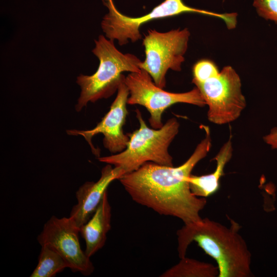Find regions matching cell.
<instances>
[{"label":"cell","mask_w":277,"mask_h":277,"mask_svg":"<svg viewBox=\"0 0 277 277\" xmlns=\"http://www.w3.org/2000/svg\"><path fill=\"white\" fill-rule=\"evenodd\" d=\"M135 112L140 128L127 134L129 141L126 148L113 155L98 157V161L121 168L125 174L137 170L147 162L173 166L168 148L179 132L180 124L176 118H170L160 129L150 128L140 111L136 109Z\"/></svg>","instance_id":"obj_4"},{"label":"cell","mask_w":277,"mask_h":277,"mask_svg":"<svg viewBox=\"0 0 277 277\" xmlns=\"http://www.w3.org/2000/svg\"><path fill=\"white\" fill-rule=\"evenodd\" d=\"M253 6L260 16L277 24V0H254Z\"/></svg>","instance_id":"obj_17"},{"label":"cell","mask_w":277,"mask_h":277,"mask_svg":"<svg viewBox=\"0 0 277 277\" xmlns=\"http://www.w3.org/2000/svg\"><path fill=\"white\" fill-rule=\"evenodd\" d=\"M219 271L212 264L186 256L161 274L160 277H215Z\"/></svg>","instance_id":"obj_14"},{"label":"cell","mask_w":277,"mask_h":277,"mask_svg":"<svg viewBox=\"0 0 277 277\" xmlns=\"http://www.w3.org/2000/svg\"><path fill=\"white\" fill-rule=\"evenodd\" d=\"M232 151L230 139L223 145L213 159L216 161V166L213 172L200 176L193 174L189 176L188 182L193 195L206 198L219 190L220 179L224 175L225 166L231 159Z\"/></svg>","instance_id":"obj_13"},{"label":"cell","mask_w":277,"mask_h":277,"mask_svg":"<svg viewBox=\"0 0 277 277\" xmlns=\"http://www.w3.org/2000/svg\"><path fill=\"white\" fill-rule=\"evenodd\" d=\"M125 78L118 88L116 96L109 110L94 128L87 130L72 129L67 131L69 135L82 136L95 155L99 156L100 151L93 145L92 138L99 133L104 135V147L112 153L122 152L128 145L129 137L124 134L123 129L128 113L127 104L129 95L128 88L124 82Z\"/></svg>","instance_id":"obj_10"},{"label":"cell","mask_w":277,"mask_h":277,"mask_svg":"<svg viewBox=\"0 0 277 277\" xmlns=\"http://www.w3.org/2000/svg\"><path fill=\"white\" fill-rule=\"evenodd\" d=\"M92 53L98 58L97 70L91 75L80 74L76 82L81 88L75 110L81 111L88 103L107 98L116 91L125 76L124 72H139L142 62L135 55L123 53L115 46L114 41L103 35L94 40Z\"/></svg>","instance_id":"obj_3"},{"label":"cell","mask_w":277,"mask_h":277,"mask_svg":"<svg viewBox=\"0 0 277 277\" xmlns=\"http://www.w3.org/2000/svg\"><path fill=\"white\" fill-rule=\"evenodd\" d=\"M264 142L273 149L277 150V127H273L263 137Z\"/></svg>","instance_id":"obj_18"},{"label":"cell","mask_w":277,"mask_h":277,"mask_svg":"<svg viewBox=\"0 0 277 277\" xmlns=\"http://www.w3.org/2000/svg\"><path fill=\"white\" fill-rule=\"evenodd\" d=\"M102 2L108 9V12L101 23L102 29L106 37L117 41L121 46L127 44L129 40L134 43L141 39V26L154 19L186 12L214 16L224 21H226L228 18L227 13H219L191 7L186 5L182 0H165L149 13L136 17L128 16L120 12L115 7L113 0H102Z\"/></svg>","instance_id":"obj_5"},{"label":"cell","mask_w":277,"mask_h":277,"mask_svg":"<svg viewBox=\"0 0 277 277\" xmlns=\"http://www.w3.org/2000/svg\"><path fill=\"white\" fill-rule=\"evenodd\" d=\"M152 80L149 74L143 69L139 72L130 73L124 80L129 92L127 104L145 107L150 113L149 122L152 128L160 129L163 126V112L174 104L187 103L199 107L206 105L196 87L186 92L173 93L164 90Z\"/></svg>","instance_id":"obj_7"},{"label":"cell","mask_w":277,"mask_h":277,"mask_svg":"<svg viewBox=\"0 0 277 277\" xmlns=\"http://www.w3.org/2000/svg\"><path fill=\"white\" fill-rule=\"evenodd\" d=\"M194 84L208 106V118L214 124L235 121L246 106L240 77L230 66L224 67L216 75L204 82Z\"/></svg>","instance_id":"obj_8"},{"label":"cell","mask_w":277,"mask_h":277,"mask_svg":"<svg viewBox=\"0 0 277 277\" xmlns=\"http://www.w3.org/2000/svg\"><path fill=\"white\" fill-rule=\"evenodd\" d=\"M124 174L121 168L107 164L102 168L97 182H86L78 188L75 193L77 203L69 216L78 227L80 228L92 216L109 185Z\"/></svg>","instance_id":"obj_11"},{"label":"cell","mask_w":277,"mask_h":277,"mask_svg":"<svg viewBox=\"0 0 277 277\" xmlns=\"http://www.w3.org/2000/svg\"><path fill=\"white\" fill-rule=\"evenodd\" d=\"M38 263L31 277H53L68 265L62 256L48 245L41 246Z\"/></svg>","instance_id":"obj_15"},{"label":"cell","mask_w":277,"mask_h":277,"mask_svg":"<svg viewBox=\"0 0 277 277\" xmlns=\"http://www.w3.org/2000/svg\"><path fill=\"white\" fill-rule=\"evenodd\" d=\"M220 71L212 61L203 59L197 62L192 68V83L203 82L216 75Z\"/></svg>","instance_id":"obj_16"},{"label":"cell","mask_w":277,"mask_h":277,"mask_svg":"<svg viewBox=\"0 0 277 277\" xmlns=\"http://www.w3.org/2000/svg\"><path fill=\"white\" fill-rule=\"evenodd\" d=\"M240 228L234 221L229 228L207 217L184 224L176 232L179 256L185 257L189 246L195 242L216 261L217 277L251 276V254Z\"/></svg>","instance_id":"obj_2"},{"label":"cell","mask_w":277,"mask_h":277,"mask_svg":"<svg viewBox=\"0 0 277 277\" xmlns=\"http://www.w3.org/2000/svg\"><path fill=\"white\" fill-rule=\"evenodd\" d=\"M190 33L188 28H178L165 32L149 30L143 39L145 58L139 64L147 71L155 84L164 88L168 70L180 71L185 61Z\"/></svg>","instance_id":"obj_6"},{"label":"cell","mask_w":277,"mask_h":277,"mask_svg":"<svg viewBox=\"0 0 277 277\" xmlns=\"http://www.w3.org/2000/svg\"><path fill=\"white\" fill-rule=\"evenodd\" d=\"M80 230L71 217L52 216L44 224L37 241L41 246L48 245L57 251L72 271L89 276L94 267L90 258L81 248Z\"/></svg>","instance_id":"obj_9"},{"label":"cell","mask_w":277,"mask_h":277,"mask_svg":"<svg viewBox=\"0 0 277 277\" xmlns=\"http://www.w3.org/2000/svg\"><path fill=\"white\" fill-rule=\"evenodd\" d=\"M204 128L205 137L181 166L174 167L147 162L118 180L133 201L161 215L178 218L185 224L202 220L200 213L207 200L192 194L188 178L211 147L209 129Z\"/></svg>","instance_id":"obj_1"},{"label":"cell","mask_w":277,"mask_h":277,"mask_svg":"<svg viewBox=\"0 0 277 277\" xmlns=\"http://www.w3.org/2000/svg\"><path fill=\"white\" fill-rule=\"evenodd\" d=\"M111 208L107 191L90 219L80 227V233L86 242L85 252L91 257L105 244L111 229Z\"/></svg>","instance_id":"obj_12"}]
</instances>
